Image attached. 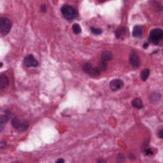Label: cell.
Here are the masks:
<instances>
[{
  "mask_svg": "<svg viewBox=\"0 0 163 163\" xmlns=\"http://www.w3.org/2000/svg\"><path fill=\"white\" fill-rule=\"evenodd\" d=\"M163 39V30L159 28L153 29L149 33V40L155 45L159 44L160 41Z\"/></svg>",
  "mask_w": 163,
  "mask_h": 163,
  "instance_id": "3",
  "label": "cell"
},
{
  "mask_svg": "<svg viewBox=\"0 0 163 163\" xmlns=\"http://www.w3.org/2000/svg\"><path fill=\"white\" fill-rule=\"evenodd\" d=\"M9 84V80L6 74H1L0 76V88L1 89H6Z\"/></svg>",
  "mask_w": 163,
  "mask_h": 163,
  "instance_id": "10",
  "label": "cell"
},
{
  "mask_svg": "<svg viewBox=\"0 0 163 163\" xmlns=\"http://www.w3.org/2000/svg\"><path fill=\"white\" fill-rule=\"evenodd\" d=\"M144 152L147 155H152L153 154V152L150 148H147L144 150Z\"/></svg>",
  "mask_w": 163,
  "mask_h": 163,
  "instance_id": "23",
  "label": "cell"
},
{
  "mask_svg": "<svg viewBox=\"0 0 163 163\" xmlns=\"http://www.w3.org/2000/svg\"><path fill=\"white\" fill-rule=\"evenodd\" d=\"M6 145V143L4 141H1V144H0V147L1 148H2L4 147Z\"/></svg>",
  "mask_w": 163,
  "mask_h": 163,
  "instance_id": "26",
  "label": "cell"
},
{
  "mask_svg": "<svg viewBox=\"0 0 163 163\" xmlns=\"http://www.w3.org/2000/svg\"><path fill=\"white\" fill-rule=\"evenodd\" d=\"M22 122H21L19 119L16 118H14L12 119L11 121V124L12 126L16 129H19V127L20 126Z\"/></svg>",
  "mask_w": 163,
  "mask_h": 163,
  "instance_id": "18",
  "label": "cell"
},
{
  "mask_svg": "<svg viewBox=\"0 0 163 163\" xmlns=\"http://www.w3.org/2000/svg\"><path fill=\"white\" fill-rule=\"evenodd\" d=\"M72 29L73 33L76 35H79L82 32V29L80 24L78 23H75L72 25Z\"/></svg>",
  "mask_w": 163,
  "mask_h": 163,
  "instance_id": "17",
  "label": "cell"
},
{
  "mask_svg": "<svg viewBox=\"0 0 163 163\" xmlns=\"http://www.w3.org/2000/svg\"><path fill=\"white\" fill-rule=\"evenodd\" d=\"M93 67H94L92 66V65L90 62H86L83 65L82 70L85 73L90 75L92 73Z\"/></svg>",
  "mask_w": 163,
  "mask_h": 163,
  "instance_id": "14",
  "label": "cell"
},
{
  "mask_svg": "<svg viewBox=\"0 0 163 163\" xmlns=\"http://www.w3.org/2000/svg\"><path fill=\"white\" fill-rule=\"evenodd\" d=\"M129 158L131 160H135L136 159V157L133 154H131L129 155Z\"/></svg>",
  "mask_w": 163,
  "mask_h": 163,
  "instance_id": "25",
  "label": "cell"
},
{
  "mask_svg": "<svg viewBox=\"0 0 163 163\" xmlns=\"http://www.w3.org/2000/svg\"><path fill=\"white\" fill-rule=\"evenodd\" d=\"M101 60L107 62L112 60L113 58V55L111 52L109 51H105L101 53Z\"/></svg>",
  "mask_w": 163,
  "mask_h": 163,
  "instance_id": "13",
  "label": "cell"
},
{
  "mask_svg": "<svg viewBox=\"0 0 163 163\" xmlns=\"http://www.w3.org/2000/svg\"><path fill=\"white\" fill-rule=\"evenodd\" d=\"M39 61L34 57L32 54H29L24 57L23 60V65L26 67H37Z\"/></svg>",
  "mask_w": 163,
  "mask_h": 163,
  "instance_id": "5",
  "label": "cell"
},
{
  "mask_svg": "<svg viewBox=\"0 0 163 163\" xmlns=\"http://www.w3.org/2000/svg\"><path fill=\"white\" fill-rule=\"evenodd\" d=\"M29 126V122L28 121L25 120V121H22L20 126L18 130L21 132H24V131L27 130Z\"/></svg>",
  "mask_w": 163,
  "mask_h": 163,
  "instance_id": "16",
  "label": "cell"
},
{
  "mask_svg": "<svg viewBox=\"0 0 163 163\" xmlns=\"http://www.w3.org/2000/svg\"><path fill=\"white\" fill-rule=\"evenodd\" d=\"M90 30L92 33L94 34L95 35H100L103 32V30L101 29L96 28V27H94V26H91L90 27Z\"/></svg>",
  "mask_w": 163,
  "mask_h": 163,
  "instance_id": "20",
  "label": "cell"
},
{
  "mask_svg": "<svg viewBox=\"0 0 163 163\" xmlns=\"http://www.w3.org/2000/svg\"><path fill=\"white\" fill-rule=\"evenodd\" d=\"M149 46V44L146 42V43H145L144 44H143V48L144 49H147Z\"/></svg>",
  "mask_w": 163,
  "mask_h": 163,
  "instance_id": "28",
  "label": "cell"
},
{
  "mask_svg": "<svg viewBox=\"0 0 163 163\" xmlns=\"http://www.w3.org/2000/svg\"><path fill=\"white\" fill-rule=\"evenodd\" d=\"M97 67L101 71H104L107 68V63L105 61L101 60L98 62Z\"/></svg>",
  "mask_w": 163,
  "mask_h": 163,
  "instance_id": "19",
  "label": "cell"
},
{
  "mask_svg": "<svg viewBox=\"0 0 163 163\" xmlns=\"http://www.w3.org/2000/svg\"><path fill=\"white\" fill-rule=\"evenodd\" d=\"M129 62L131 66L135 69H137L140 67V58L135 50H131L129 58Z\"/></svg>",
  "mask_w": 163,
  "mask_h": 163,
  "instance_id": "4",
  "label": "cell"
},
{
  "mask_svg": "<svg viewBox=\"0 0 163 163\" xmlns=\"http://www.w3.org/2000/svg\"><path fill=\"white\" fill-rule=\"evenodd\" d=\"M161 97H162V95L160 93L157 92H154L150 94L149 96V100L152 103H157L161 98Z\"/></svg>",
  "mask_w": 163,
  "mask_h": 163,
  "instance_id": "11",
  "label": "cell"
},
{
  "mask_svg": "<svg viewBox=\"0 0 163 163\" xmlns=\"http://www.w3.org/2000/svg\"><path fill=\"white\" fill-rule=\"evenodd\" d=\"M11 112L9 110L6 111L4 114L1 115L0 117V129L1 131H2L4 126H6V123L8 121L11 116Z\"/></svg>",
  "mask_w": 163,
  "mask_h": 163,
  "instance_id": "8",
  "label": "cell"
},
{
  "mask_svg": "<svg viewBox=\"0 0 163 163\" xmlns=\"http://www.w3.org/2000/svg\"><path fill=\"white\" fill-rule=\"evenodd\" d=\"M132 105L134 108H136L137 109H141L144 107V105L143 103L142 100L140 98L136 97L132 101Z\"/></svg>",
  "mask_w": 163,
  "mask_h": 163,
  "instance_id": "12",
  "label": "cell"
},
{
  "mask_svg": "<svg viewBox=\"0 0 163 163\" xmlns=\"http://www.w3.org/2000/svg\"><path fill=\"white\" fill-rule=\"evenodd\" d=\"M55 163H65V160L62 158H59L56 161Z\"/></svg>",
  "mask_w": 163,
  "mask_h": 163,
  "instance_id": "27",
  "label": "cell"
},
{
  "mask_svg": "<svg viewBox=\"0 0 163 163\" xmlns=\"http://www.w3.org/2000/svg\"><path fill=\"white\" fill-rule=\"evenodd\" d=\"M40 10L41 12H43V13H46L47 11V7L45 4H41L40 6Z\"/></svg>",
  "mask_w": 163,
  "mask_h": 163,
  "instance_id": "22",
  "label": "cell"
},
{
  "mask_svg": "<svg viewBox=\"0 0 163 163\" xmlns=\"http://www.w3.org/2000/svg\"><path fill=\"white\" fill-rule=\"evenodd\" d=\"M129 35V29L126 26H121L115 31V35L118 39H124Z\"/></svg>",
  "mask_w": 163,
  "mask_h": 163,
  "instance_id": "7",
  "label": "cell"
},
{
  "mask_svg": "<svg viewBox=\"0 0 163 163\" xmlns=\"http://www.w3.org/2000/svg\"><path fill=\"white\" fill-rule=\"evenodd\" d=\"M158 136L159 137V138L163 139V130H161L159 131Z\"/></svg>",
  "mask_w": 163,
  "mask_h": 163,
  "instance_id": "24",
  "label": "cell"
},
{
  "mask_svg": "<svg viewBox=\"0 0 163 163\" xmlns=\"http://www.w3.org/2000/svg\"><path fill=\"white\" fill-rule=\"evenodd\" d=\"M124 82L121 80L115 78L110 82V87L112 92H116L124 86Z\"/></svg>",
  "mask_w": 163,
  "mask_h": 163,
  "instance_id": "6",
  "label": "cell"
},
{
  "mask_svg": "<svg viewBox=\"0 0 163 163\" xmlns=\"http://www.w3.org/2000/svg\"><path fill=\"white\" fill-rule=\"evenodd\" d=\"M12 26V22L8 18L1 17L0 18V33L1 35L6 36L8 35Z\"/></svg>",
  "mask_w": 163,
  "mask_h": 163,
  "instance_id": "2",
  "label": "cell"
},
{
  "mask_svg": "<svg viewBox=\"0 0 163 163\" xmlns=\"http://www.w3.org/2000/svg\"><path fill=\"white\" fill-rule=\"evenodd\" d=\"M125 160L126 158L123 154H119L116 157V163H123Z\"/></svg>",
  "mask_w": 163,
  "mask_h": 163,
  "instance_id": "21",
  "label": "cell"
},
{
  "mask_svg": "<svg viewBox=\"0 0 163 163\" xmlns=\"http://www.w3.org/2000/svg\"><path fill=\"white\" fill-rule=\"evenodd\" d=\"M144 26L141 25H136L132 29V35L134 37H141L144 35Z\"/></svg>",
  "mask_w": 163,
  "mask_h": 163,
  "instance_id": "9",
  "label": "cell"
},
{
  "mask_svg": "<svg viewBox=\"0 0 163 163\" xmlns=\"http://www.w3.org/2000/svg\"><path fill=\"white\" fill-rule=\"evenodd\" d=\"M150 71L149 69H144L141 70L140 73V78L143 81H146L149 76Z\"/></svg>",
  "mask_w": 163,
  "mask_h": 163,
  "instance_id": "15",
  "label": "cell"
},
{
  "mask_svg": "<svg viewBox=\"0 0 163 163\" xmlns=\"http://www.w3.org/2000/svg\"><path fill=\"white\" fill-rule=\"evenodd\" d=\"M60 11L64 18L70 22L77 18L78 15V12L77 9L73 6L67 3L62 5Z\"/></svg>",
  "mask_w": 163,
  "mask_h": 163,
  "instance_id": "1",
  "label": "cell"
},
{
  "mask_svg": "<svg viewBox=\"0 0 163 163\" xmlns=\"http://www.w3.org/2000/svg\"><path fill=\"white\" fill-rule=\"evenodd\" d=\"M3 62H1V67H2V66H3Z\"/></svg>",
  "mask_w": 163,
  "mask_h": 163,
  "instance_id": "29",
  "label": "cell"
}]
</instances>
